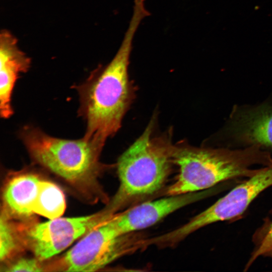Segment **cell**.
Instances as JSON below:
<instances>
[{"instance_id": "2", "label": "cell", "mask_w": 272, "mask_h": 272, "mask_svg": "<svg viewBox=\"0 0 272 272\" xmlns=\"http://www.w3.org/2000/svg\"><path fill=\"white\" fill-rule=\"evenodd\" d=\"M20 138L36 163L61 178L84 196L107 203L99 182L109 166L101 162L104 144L83 137L66 140L50 136L33 126L23 127Z\"/></svg>"}, {"instance_id": "14", "label": "cell", "mask_w": 272, "mask_h": 272, "mask_svg": "<svg viewBox=\"0 0 272 272\" xmlns=\"http://www.w3.org/2000/svg\"><path fill=\"white\" fill-rule=\"evenodd\" d=\"M36 257H21L4 265L3 271L36 272L47 271V264Z\"/></svg>"}, {"instance_id": "10", "label": "cell", "mask_w": 272, "mask_h": 272, "mask_svg": "<svg viewBox=\"0 0 272 272\" xmlns=\"http://www.w3.org/2000/svg\"><path fill=\"white\" fill-rule=\"evenodd\" d=\"M31 59L18 46L16 38L9 31L0 34V114L4 119L14 113L12 97L19 75L27 72Z\"/></svg>"}, {"instance_id": "12", "label": "cell", "mask_w": 272, "mask_h": 272, "mask_svg": "<svg viewBox=\"0 0 272 272\" xmlns=\"http://www.w3.org/2000/svg\"><path fill=\"white\" fill-rule=\"evenodd\" d=\"M66 208L64 194L56 184L41 179L34 200V214L52 220L61 217Z\"/></svg>"}, {"instance_id": "6", "label": "cell", "mask_w": 272, "mask_h": 272, "mask_svg": "<svg viewBox=\"0 0 272 272\" xmlns=\"http://www.w3.org/2000/svg\"><path fill=\"white\" fill-rule=\"evenodd\" d=\"M271 185L272 165L260 168L257 173L248 177L186 224L158 236L159 244L163 248L173 247L200 228L238 217L261 192Z\"/></svg>"}, {"instance_id": "13", "label": "cell", "mask_w": 272, "mask_h": 272, "mask_svg": "<svg viewBox=\"0 0 272 272\" xmlns=\"http://www.w3.org/2000/svg\"><path fill=\"white\" fill-rule=\"evenodd\" d=\"M0 259L3 262L10 261L25 247L19 223L3 210L0 219Z\"/></svg>"}, {"instance_id": "9", "label": "cell", "mask_w": 272, "mask_h": 272, "mask_svg": "<svg viewBox=\"0 0 272 272\" xmlns=\"http://www.w3.org/2000/svg\"><path fill=\"white\" fill-rule=\"evenodd\" d=\"M227 132L236 143L246 147L272 149V103L234 107Z\"/></svg>"}, {"instance_id": "5", "label": "cell", "mask_w": 272, "mask_h": 272, "mask_svg": "<svg viewBox=\"0 0 272 272\" xmlns=\"http://www.w3.org/2000/svg\"><path fill=\"white\" fill-rule=\"evenodd\" d=\"M145 239L137 232L120 234L110 217L81 238L63 255L48 263V270L97 271L121 256L144 249Z\"/></svg>"}, {"instance_id": "15", "label": "cell", "mask_w": 272, "mask_h": 272, "mask_svg": "<svg viewBox=\"0 0 272 272\" xmlns=\"http://www.w3.org/2000/svg\"><path fill=\"white\" fill-rule=\"evenodd\" d=\"M272 253V224L263 238L258 247L253 252L248 263L249 266L257 258L261 255H269Z\"/></svg>"}, {"instance_id": "1", "label": "cell", "mask_w": 272, "mask_h": 272, "mask_svg": "<svg viewBox=\"0 0 272 272\" xmlns=\"http://www.w3.org/2000/svg\"><path fill=\"white\" fill-rule=\"evenodd\" d=\"M149 15L143 3L135 2L114 57L106 66L93 71L84 83L74 86L79 96V114L86 123L85 139L105 144L120 128L134 95L128 75L133 38L141 22Z\"/></svg>"}, {"instance_id": "7", "label": "cell", "mask_w": 272, "mask_h": 272, "mask_svg": "<svg viewBox=\"0 0 272 272\" xmlns=\"http://www.w3.org/2000/svg\"><path fill=\"white\" fill-rule=\"evenodd\" d=\"M111 216L103 209L91 215L59 217L43 223L19 222L25 247L41 261L57 255Z\"/></svg>"}, {"instance_id": "11", "label": "cell", "mask_w": 272, "mask_h": 272, "mask_svg": "<svg viewBox=\"0 0 272 272\" xmlns=\"http://www.w3.org/2000/svg\"><path fill=\"white\" fill-rule=\"evenodd\" d=\"M41 179L37 174L28 171L12 175L4 188L2 210L19 222L32 221L33 203Z\"/></svg>"}, {"instance_id": "4", "label": "cell", "mask_w": 272, "mask_h": 272, "mask_svg": "<svg viewBox=\"0 0 272 272\" xmlns=\"http://www.w3.org/2000/svg\"><path fill=\"white\" fill-rule=\"evenodd\" d=\"M154 124L153 118L117 160L119 186L104 208L111 215L156 194L170 173L174 145L169 133L153 136Z\"/></svg>"}, {"instance_id": "3", "label": "cell", "mask_w": 272, "mask_h": 272, "mask_svg": "<svg viewBox=\"0 0 272 272\" xmlns=\"http://www.w3.org/2000/svg\"><path fill=\"white\" fill-rule=\"evenodd\" d=\"M172 158L179 173L166 195L207 190L228 180L253 176L260 169L254 166L272 165L270 153L256 146L234 150L180 144L174 145Z\"/></svg>"}, {"instance_id": "8", "label": "cell", "mask_w": 272, "mask_h": 272, "mask_svg": "<svg viewBox=\"0 0 272 272\" xmlns=\"http://www.w3.org/2000/svg\"><path fill=\"white\" fill-rule=\"evenodd\" d=\"M213 188L194 192L166 195L145 201L113 215L110 219L118 232L126 234L146 229L176 211L212 194Z\"/></svg>"}]
</instances>
